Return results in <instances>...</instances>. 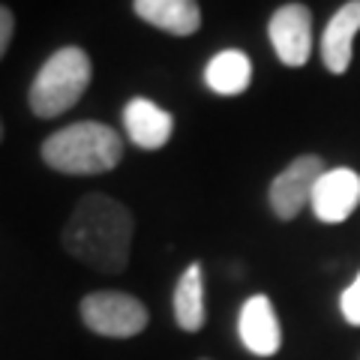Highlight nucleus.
Here are the masks:
<instances>
[{
	"label": "nucleus",
	"instance_id": "nucleus-1",
	"mask_svg": "<svg viewBox=\"0 0 360 360\" xmlns=\"http://www.w3.org/2000/svg\"><path fill=\"white\" fill-rule=\"evenodd\" d=\"M132 234L135 219L127 205L105 193H87L70 213L60 240L75 262L99 274H120L129 264Z\"/></svg>",
	"mask_w": 360,
	"mask_h": 360
},
{
	"label": "nucleus",
	"instance_id": "nucleus-2",
	"mask_svg": "<svg viewBox=\"0 0 360 360\" xmlns=\"http://www.w3.org/2000/svg\"><path fill=\"white\" fill-rule=\"evenodd\" d=\"M42 162L60 174L90 177L105 174L117 168L123 160V139L120 132L99 120H78L42 141Z\"/></svg>",
	"mask_w": 360,
	"mask_h": 360
},
{
	"label": "nucleus",
	"instance_id": "nucleus-3",
	"mask_svg": "<svg viewBox=\"0 0 360 360\" xmlns=\"http://www.w3.org/2000/svg\"><path fill=\"white\" fill-rule=\"evenodd\" d=\"M90 54L82 45H63L42 63L27 94V105L37 117L51 120L66 115L90 84Z\"/></svg>",
	"mask_w": 360,
	"mask_h": 360
},
{
	"label": "nucleus",
	"instance_id": "nucleus-4",
	"mask_svg": "<svg viewBox=\"0 0 360 360\" xmlns=\"http://www.w3.org/2000/svg\"><path fill=\"white\" fill-rule=\"evenodd\" d=\"M78 312H82L87 330L108 336V340L139 336L150 321L148 307L139 297L127 295V291H90L82 297Z\"/></svg>",
	"mask_w": 360,
	"mask_h": 360
},
{
	"label": "nucleus",
	"instance_id": "nucleus-5",
	"mask_svg": "<svg viewBox=\"0 0 360 360\" xmlns=\"http://www.w3.org/2000/svg\"><path fill=\"white\" fill-rule=\"evenodd\" d=\"M328 172L321 162V156L303 153L297 160H291L283 172L270 184V210L279 219H295L303 207H312V193L319 186L321 174Z\"/></svg>",
	"mask_w": 360,
	"mask_h": 360
},
{
	"label": "nucleus",
	"instance_id": "nucleus-6",
	"mask_svg": "<svg viewBox=\"0 0 360 360\" xmlns=\"http://www.w3.org/2000/svg\"><path fill=\"white\" fill-rule=\"evenodd\" d=\"M267 37L285 66H303L312 54V13L303 4H285L270 15Z\"/></svg>",
	"mask_w": 360,
	"mask_h": 360
},
{
	"label": "nucleus",
	"instance_id": "nucleus-7",
	"mask_svg": "<svg viewBox=\"0 0 360 360\" xmlns=\"http://www.w3.org/2000/svg\"><path fill=\"white\" fill-rule=\"evenodd\" d=\"M360 205V174L352 168L324 172L312 193V213L321 222H345Z\"/></svg>",
	"mask_w": 360,
	"mask_h": 360
},
{
	"label": "nucleus",
	"instance_id": "nucleus-8",
	"mask_svg": "<svg viewBox=\"0 0 360 360\" xmlns=\"http://www.w3.org/2000/svg\"><path fill=\"white\" fill-rule=\"evenodd\" d=\"M238 333H240V342L246 345V352H252L258 357H270L279 352L283 328H279V319L267 295H252L243 303L240 319H238Z\"/></svg>",
	"mask_w": 360,
	"mask_h": 360
},
{
	"label": "nucleus",
	"instance_id": "nucleus-9",
	"mask_svg": "<svg viewBox=\"0 0 360 360\" xmlns=\"http://www.w3.org/2000/svg\"><path fill=\"white\" fill-rule=\"evenodd\" d=\"M123 129H127L129 141L141 150H160L168 144L174 132V117L165 108L144 96H135L123 108Z\"/></svg>",
	"mask_w": 360,
	"mask_h": 360
},
{
	"label": "nucleus",
	"instance_id": "nucleus-10",
	"mask_svg": "<svg viewBox=\"0 0 360 360\" xmlns=\"http://www.w3.org/2000/svg\"><path fill=\"white\" fill-rule=\"evenodd\" d=\"M360 30V0H348L328 21L321 33V60L328 72L342 75L354 58V37Z\"/></svg>",
	"mask_w": 360,
	"mask_h": 360
},
{
	"label": "nucleus",
	"instance_id": "nucleus-11",
	"mask_svg": "<svg viewBox=\"0 0 360 360\" xmlns=\"http://www.w3.org/2000/svg\"><path fill=\"white\" fill-rule=\"evenodd\" d=\"M132 9L141 21L172 37H193L201 27L198 0H132Z\"/></svg>",
	"mask_w": 360,
	"mask_h": 360
},
{
	"label": "nucleus",
	"instance_id": "nucleus-12",
	"mask_svg": "<svg viewBox=\"0 0 360 360\" xmlns=\"http://www.w3.org/2000/svg\"><path fill=\"white\" fill-rule=\"evenodd\" d=\"M207 309H205V267L198 262L189 264L180 274L174 285V321L180 330L195 333L205 328Z\"/></svg>",
	"mask_w": 360,
	"mask_h": 360
},
{
	"label": "nucleus",
	"instance_id": "nucleus-13",
	"mask_svg": "<svg viewBox=\"0 0 360 360\" xmlns=\"http://www.w3.org/2000/svg\"><path fill=\"white\" fill-rule=\"evenodd\" d=\"M205 82L213 94L219 96H238L243 94L252 82V63L243 51L238 49H225L219 54H213L207 70H205Z\"/></svg>",
	"mask_w": 360,
	"mask_h": 360
},
{
	"label": "nucleus",
	"instance_id": "nucleus-14",
	"mask_svg": "<svg viewBox=\"0 0 360 360\" xmlns=\"http://www.w3.org/2000/svg\"><path fill=\"white\" fill-rule=\"evenodd\" d=\"M340 309H342V315H345V321H348V324H354V328H360V274H357L354 283L342 291Z\"/></svg>",
	"mask_w": 360,
	"mask_h": 360
},
{
	"label": "nucleus",
	"instance_id": "nucleus-15",
	"mask_svg": "<svg viewBox=\"0 0 360 360\" xmlns=\"http://www.w3.org/2000/svg\"><path fill=\"white\" fill-rule=\"evenodd\" d=\"M13 33H15V15L9 6L0 4V60H4L9 42H13Z\"/></svg>",
	"mask_w": 360,
	"mask_h": 360
},
{
	"label": "nucleus",
	"instance_id": "nucleus-16",
	"mask_svg": "<svg viewBox=\"0 0 360 360\" xmlns=\"http://www.w3.org/2000/svg\"><path fill=\"white\" fill-rule=\"evenodd\" d=\"M0 141H4V120H0Z\"/></svg>",
	"mask_w": 360,
	"mask_h": 360
}]
</instances>
